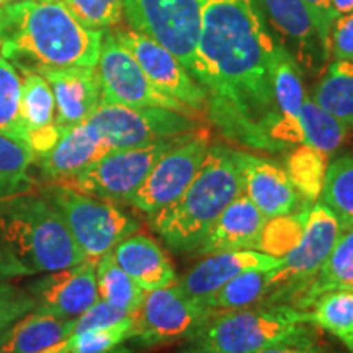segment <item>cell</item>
<instances>
[{
    "label": "cell",
    "mask_w": 353,
    "mask_h": 353,
    "mask_svg": "<svg viewBox=\"0 0 353 353\" xmlns=\"http://www.w3.org/2000/svg\"><path fill=\"white\" fill-rule=\"evenodd\" d=\"M205 3L206 0H123V15L132 30L169 50L193 77Z\"/></svg>",
    "instance_id": "6"
},
{
    "label": "cell",
    "mask_w": 353,
    "mask_h": 353,
    "mask_svg": "<svg viewBox=\"0 0 353 353\" xmlns=\"http://www.w3.org/2000/svg\"><path fill=\"white\" fill-rule=\"evenodd\" d=\"M216 312L190 299L176 281L165 288L144 291L143 301L132 312V339L143 345L192 341Z\"/></svg>",
    "instance_id": "11"
},
{
    "label": "cell",
    "mask_w": 353,
    "mask_h": 353,
    "mask_svg": "<svg viewBox=\"0 0 353 353\" xmlns=\"http://www.w3.org/2000/svg\"><path fill=\"white\" fill-rule=\"evenodd\" d=\"M38 353H70V350H69V342H68V341H63V342L56 343V345L46 348V350L38 352Z\"/></svg>",
    "instance_id": "47"
},
{
    "label": "cell",
    "mask_w": 353,
    "mask_h": 353,
    "mask_svg": "<svg viewBox=\"0 0 353 353\" xmlns=\"http://www.w3.org/2000/svg\"><path fill=\"white\" fill-rule=\"evenodd\" d=\"M99 296L113 306L134 312L144 298V290L117 263L108 252L95 265Z\"/></svg>",
    "instance_id": "33"
},
{
    "label": "cell",
    "mask_w": 353,
    "mask_h": 353,
    "mask_svg": "<svg viewBox=\"0 0 353 353\" xmlns=\"http://www.w3.org/2000/svg\"><path fill=\"white\" fill-rule=\"evenodd\" d=\"M176 353H223V352L216 350V348L210 347V345H205V343H201V342L192 341V343H190L188 347L182 348V350L176 352Z\"/></svg>",
    "instance_id": "46"
},
{
    "label": "cell",
    "mask_w": 353,
    "mask_h": 353,
    "mask_svg": "<svg viewBox=\"0 0 353 353\" xmlns=\"http://www.w3.org/2000/svg\"><path fill=\"white\" fill-rule=\"evenodd\" d=\"M311 206L312 205H304L294 213L268 218L262 229V234H260L255 250L272 255V257L283 259L301 241Z\"/></svg>",
    "instance_id": "35"
},
{
    "label": "cell",
    "mask_w": 353,
    "mask_h": 353,
    "mask_svg": "<svg viewBox=\"0 0 353 353\" xmlns=\"http://www.w3.org/2000/svg\"><path fill=\"white\" fill-rule=\"evenodd\" d=\"M342 232L339 219L321 201L309 211L306 229L294 247L268 272V294L262 304H288L321 270Z\"/></svg>",
    "instance_id": "8"
},
{
    "label": "cell",
    "mask_w": 353,
    "mask_h": 353,
    "mask_svg": "<svg viewBox=\"0 0 353 353\" xmlns=\"http://www.w3.org/2000/svg\"><path fill=\"white\" fill-rule=\"evenodd\" d=\"M330 54L334 61L353 63V12L334 20L330 28Z\"/></svg>",
    "instance_id": "41"
},
{
    "label": "cell",
    "mask_w": 353,
    "mask_h": 353,
    "mask_svg": "<svg viewBox=\"0 0 353 353\" xmlns=\"http://www.w3.org/2000/svg\"><path fill=\"white\" fill-rule=\"evenodd\" d=\"M112 353H131V352L126 350V348H117V350L112 352Z\"/></svg>",
    "instance_id": "49"
},
{
    "label": "cell",
    "mask_w": 353,
    "mask_h": 353,
    "mask_svg": "<svg viewBox=\"0 0 353 353\" xmlns=\"http://www.w3.org/2000/svg\"><path fill=\"white\" fill-rule=\"evenodd\" d=\"M95 262H85L51 272L32 286L34 312L61 319H77L99 301Z\"/></svg>",
    "instance_id": "16"
},
{
    "label": "cell",
    "mask_w": 353,
    "mask_h": 353,
    "mask_svg": "<svg viewBox=\"0 0 353 353\" xmlns=\"http://www.w3.org/2000/svg\"><path fill=\"white\" fill-rule=\"evenodd\" d=\"M316 329L309 311L288 304L218 311L192 339L223 353H257Z\"/></svg>",
    "instance_id": "5"
},
{
    "label": "cell",
    "mask_w": 353,
    "mask_h": 353,
    "mask_svg": "<svg viewBox=\"0 0 353 353\" xmlns=\"http://www.w3.org/2000/svg\"><path fill=\"white\" fill-rule=\"evenodd\" d=\"M114 260L144 291L174 285L176 275L161 245L148 234L134 232L112 250Z\"/></svg>",
    "instance_id": "22"
},
{
    "label": "cell",
    "mask_w": 353,
    "mask_h": 353,
    "mask_svg": "<svg viewBox=\"0 0 353 353\" xmlns=\"http://www.w3.org/2000/svg\"><path fill=\"white\" fill-rule=\"evenodd\" d=\"M276 43L252 0H206L193 72L206 92V113L224 138L265 152L304 144L303 131L276 107Z\"/></svg>",
    "instance_id": "1"
},
{
    "label": "cell",
    "mask_w": 353,
    "mask_h": 353,
    "mask_svg": "<svg viewBox=\"0 0 353 353\" xmlns=\"http://www.w3.org/2000/svg\"><path fill=\"white\" fill-rule=\"evenodd\" d=\"M15 2H23V0H0V7L8 6V3H15ZM37 2H50V0H37Z\"/></svg>",
    "instance_id": "48"
},
{
    "label": "cell",
    "mask_w": 353,
    "mask_h": 353,
    "mask_svg": "<svg viewBox=\"0 0 353 353\" xmlns=\"http://www.w3.org/2000/svg\"><path fill=\"white\" fill-rule=\"evenodd\" d=\"M34 154L28 144L0 132V200L21 195L32 188L30 165Z\"/></svg>",
    "instance_id": "32"
},
{
    "label": "cell",
    "mask_w": 353,
    "mask_h": 353,
    "mask_svg": "<svg viewBox=\"0 0 353 353\" xmlns=\"http://www.w3.org/2000/svg\"><path fill=\"white\" fill-rule=\"evenodd\" d=\"M113 34L131 52L157 90L196 113H206V92L169 50L132 28L114 30Z\"/></svg>",
    "instance_id": "14"
},
{
    "label": "cell",
    "mask_w": 353,
    "mask_h": 353,
    "mask_svg": "<svg viewBox=\"0 0 353 353\" xmlns=\"http://www.w3.org/2000/svg\"><path fill=\"white\" fill-rule=\"evenodd\" d=\"M303 2L306 3L309 12H311L321 41L324 43V46L330 52V28H332L335 20L332 8H330V2L329 0H303Z\"/></svg>",
    "instance_id": "43"
},
{
    "label": "cell",
    "mask_w": 353,
    "mask_h": 353,
    "mask_svg": "<svg viewBox=\"0 0 353 353\" xmlns=\"http://www.w3.org/2000/svg\"><path fill=\"white\" fill-rule=\"evenodd\" d=\"M83 26L90 30H110L120 23L123 0H61Z\"/></svg>",
    "instance_id": "38"
},
{
    "label": "cell",
    "mask_w": 353,
    "mask_h": 353,
    "mask_svg": "<svg viewBox=\"0 0 353 353\" xmlns=\"http://www.w3.org/2000/svg\"><path fill=\"white\" fill-rule=\"evenodd\" d=\"M210 145V132L201 128L180 136L154 164L130 205L152 216L179 200L198 174Z\"/></svg>",
    "instance_id": "13"
},
{
    "label": "cell",
    "mask_w": 353,
    "mask_h": 353,
    "mask_svg": "<svg viewBox=\"0 0 353 353\" xmlns=\"http://www.w3.org/2000/svg\"><path fill=\"white\" fill-rule=\"evenodd\" d=\"M257 353H327L319 342V334L316 329L309 330L307 334L288 339V341L275 343V345L263 348Z\"/></svg>",
    "instance_id": "42"
},
{
    "label": "cell",
    "mask_w": 353,
    "mask_h": 353,
    "mask_svg": "<svg viewBox=\"0 0 353 353\" xmlns=\"http://www.w3.org/2000/svg\"><path fill=\"white\" fill-rule=\"evenodd\" d=\"M327 159L324 152L307 144H298L286 157L285 172L290 182L293 183L299 196L311 205H314L321 198L325 170L329 165Z\"/></svg>",
    "instance_id": "29"
},
{
    "label": "cell",
    "mask_w": 353,
    "mask_h": 353,
    "mask_svg": "<svg viewBox=\"0 0 353 353\" xmlns=\"http://www.w3.org/2000/svg\"><path fill=\"white\" fill-rule=\"evenodd\" d=\"M33 307L34 299L32 294L0 281V332L33 311Z\"/></svg>",
    "instance_id": "39"
},
{
    "label": "cell",
    "mask_w": 353,
    "mask_h": 353,
    "mask_svg": "<svg viewBox=\"0 0 353 353\" xmlns=\"http://www.w3.org/2000/svg\"><path fill=\"white\" fill-rule=\"evenodd\" d=\"M319 200L339 219L342 229L353 226V149L327 165Z\"/></svg>",
    "instance_id": "31"
},
{
    "label": "cell",
    "mask_w": 353,
    "mask_h": 353,
    "mask_svg": "<svg viewBox=\"0 0 353 353\" xmlns=\"http://www.w3.org/2000/svg\"><path fill=\"white\" fill-rule=\"evenodd\" d=\"M281 259L259 252V250H236L206 255L176 281L180 290L193 301L203 304L210 296L223 288L228 281L244 272L273 270Z\"/></svg>",
    "instance_id": "18"
},
{
    "label": "cell",
    "mask_w": 353,
    "mask_h": 353,
    "mask_svg": "<svg viewBox=\"0 0 353 353\" xmlns=\"http://www.w3.org/2000/svg\"><path fill=\"white\" fill-rule=\"evenodd\" d=\"M20 113L28 139L56 125V101L52 90L39 72L25 70L21 79Z\"/></svg>",
    "instance_id": "28"
},
{
    "label": "cell",
    "mask_w": 353,
    "mask_h": 353,
    "mask_svg": "<svg viewBox=\"0 0 353 353\" xmlns=\"http://www.w3.org/2000/svg\"><path fill=\"white\" fill-rule=\"evenodd\" d=\"M242 192L232 149L210 145L198 174L179 200L151 216L152 229L175 252H195L211 224Z\"/></svg>",
    "instance_id": "3"
},
{
    "label": "cell",
    "mask_w": 353,
    "mask_h": 353,
    "mask_svg": "<svg viewBox=\"0 0 353 353\" xmlns=\"http://www.w3.org/2000/svg\"><path fill=\"white\" fill-rule=\"evenodd\" d=\"M0 237L32 275L87 260L56 206L28 193L0 200Z\"/></svg>",
    "instance_id": "4"
},
{
    "label": "cell",
    "mask_w": 353,
    "mask_h": 353,
    "mask_svg": "<svg viewBox=\"0 0 353 353\" xmlns=\"http://www.w3.org/2000/svg\"><path fill=\"white\" fill-rule=\"evenodd\" d=\"M113 149L101 138L97 128L85 121L72 128H65L50 151L34 161L41 165L44 175L57 185L81 174L83 169Z\"/></svg>",
    "instance_id": "21"
},
{
    "label": "cell",
    "mask_w": 353,
    "mask_h": 353,
    "mask_svg": "<svg viewBox=\"0 0 353 353\" xmlns=\"http://www.w3.org/2000/svg\"><path fill=\"white\" fill-rule=\"evenodd\" d=\"M299 126L304 136V144L324 152L327 157L341 148L348 132V128L343 123L307 95L304 97L299 112Z\"/></svg>",
    "instance_id": "30"
},
{
    "label": "cell",
    "mask_w": 353,
    "mask_h": 353,
    "mask_svg": "<svg viewBox=\"0 0 353 353\" xmlns=\"http://www.w3.org/2000/svg\"><path fill=\"white\" fill-rule=\"evenodd\" d=\"M20 97L21 77L15 65L0 54V132L28 144V132L20 113Z\"/></svg>",
    "instance_id": "36"
},
{
    "label": "cell",
    "mask_w": 353,
    "mask_h": 353,
    "mask_svg": "<svg viewBox=\"0 0 353 353\" xmlns=\"http://www.w3.org/2000/svg\"><path fill=\"white\" fill-rule=\"evenodd\" d=\"M334 290L353 291V226L342 229L321 270L293 298L290 306L309 311L321 294Z\"/></svg>",
    "instance_id": "24"
},
{
    "label": "cell",
    "mask_w": 353,
    "mask_h": 353,
    "mask_svg": "<svg viewBox=\"0 0 353 353\" xmlns=\"http://www.w3.org/2000/svg\"><path fill=\"white\" fill-rule=\"evenodd\" d=\"M112 149H131L175 139L200 128L196 118L157 107H128L101 101L87 120Z\"/></svg>",
    "instance_id": "9"
},
{
    "label": "cell",
    "mask_w": 353,
    "mask_h": 353,
    "mask_svg": "<svg viewBox=\"0 0 353 353\" xmlns=\"http://www.w3.org/2000/svg\"><path fill=\"white\" fill-rule=\"evenodd\" d=\"M95 72L100 83L101 101L128 105V107L167 108L188 114L196 120L200 117V113L183 105L182 101L157 90L131 52L114 38L110 30L103 32Z\"/></svg>",
    "instance_id": "12"
},
{
    "label": "cell",
    "mask_w": 353,
    "mask_h": 353,
    "mask_svg": "<svg viewBox=\"0 0 353 353\" xmlns=\"http://www.w3.org/2000/svg\"><path fill=\"white\" fill-rule=\"evenodd\" d=\"M50 201L63 214L69 231L90 262H99L100 257L112 252L123 239L139 229L138 221L118 208L114 201L72 188L57 187Z\"/></svg>",
    "instance_id": "7"
},
{
    "label": "cell",
    "mask_w": 353,
    "mask_h": 353,
    "mask_svg": "<svg viewBox=\"0 0 353 353\" xmlns=\"http://www.w3.org/2000/svg\"><path fill=\"white\" fill-rule=\"evenodd\" d=\"M30 275H32V272H30L28 268L10 252V249H8L6 242L0 237V281H7L10 280V278Z\"/></svg>",
    "instance_id": "44"
},
{
    "label": "cell",
    "mask_w": 353,
    "mask_h": 353,
    "mask_svg": "<svg viewBox=\"0 0 353 353\" xmlns=\"http://www.w3.org/2000/svg\"><path fill=\"white\" fill-rule=\"evenodd\" d=\"M273 94L283 120L301 131L299 112L306 97L303 87V70L280 43H276L273 54Z\"/></svg>",
    "instance_id": "25"
},
{
    "label": "cell",
    "mask_w": 353,
    "mask_h": 353,
    "mask_svg": "<svg viewBox=\"0 0 353 353\" xmlns=\"http://www.w3.org/2000/svg\"><path fill=\"white\" fill-rule=\"evenodd\" d=\"M131 316L132 312L113 306V304L103 301V299H99L94 306H90L83 314L77 317L76 325H74V334L83 332V330L110 327V325L120 324V322L130 319Z\"/></svg>",
    "instance_id": "40"
},
{
    "label": "cell",
    "mask_w": 353,
    "mask_h": 353,
    "mask_svg": "<svg viewBox=\"0 0 353 353\" xmlns=\"http://www.w3.org/2000/svg\"><path fill=\"white\" fill-rule=\"evenodd\" d=\"M265 28L294 57L301 70H316L330 52L321 41L303 0H252Z\"/></svg>",
    "instance_id": "15"
},
{
    "label": "cell",
    "mask_w": 353,
    "mask_h": 353,
    "mask_svg": "<svg viewBox=\"0 0 353 353\" xmlns=\"http://www.w3.org/2000/svg\"><path fill=\"white\" fill-rule=\"evenodd\" d=\"M311 324L325 330L353 353V291L334 290L321 294L309 309Z\"/></svg>",
    "instance_id": "27"
},
{
    "label": "cell",
    "mask_w": 353,
    "mask_h": 353,
    "mask_svg": "<svg viewBox=\"0 0 353 353\" xmlns=\"http://www.w3.org/2000/svg\"><path fill=\"white\" fill-rule=\"evenodd\" d=\"M329 2L335 19H337L339 15H343V13L353 12V0H329Z\"/></svg>",
    "instance_id": "45"
},
{
    "label": "cell",
    "mask_w": 353,
    "mask_h": 353,
    "mask_svg": "<svg viewBox=\"0 0 353 353\" xmlns=\"http://www.w3.org/2000/svg\"><path fill=\"white\" fill-rule=\"evenodd\" d=\"M232 156L241 172L244 193L267 219L294 213L304 205H311L299 196L285 167L275 161L236 149H232Z\"/></svg>",
    "instance_id": "17"
},
{
    "label": "cell",
    "mask_w": 353,
    "mask_h": 353,
    "mask_svg": "<svg viewBox=\"0 0 353 353\" xmlns=\"http://www.w3.org/2000/svg\"><path fill=\"white\" fill-rule=\"evenodd\" d=\"M176 139L179 138L159 141L141 148L113 149L81 174L57 183V187L72 188L85 195L114 203H130L154 164Z\"/></svg>",
    "instance_id": "10"
},
{
    "label": "cell",
    "mask_w": 353,
    "mask_h": 353,
    "mask_svg": "<svg viewBox=\"0 0 353 353\" xmlns=\"http://www.w3.org/2000/svg\"><path fill=\"white\" fill-rule=\"evenodd\" d=\"M312 100L353 130V63L334 61L314 87Z\"/></svg>",
    "instance_id": "26"
},
{
    "label": "cell",
    "mask_w": 353,
    "mask_h": 353,
    "mask_svg": "<svg viewBox=\"0 0 353 353\" xmlns=\"http://www.w3.org/2000/svg\"><path fill=\"white\" fill-rule=\"evenodd\" d=\"M268 272L270 270L241 273L206 299L203 306L214 311H234L262 304L268 294Z\"/></svg>",
    "instance_id": "34"
},
{
    "label": "cell",
    "mask_w": 353,
    "mask_h": 353,
    "mask_svg": "<svg viewBox=\"0 0 353 353\" xmlns=\"http://www.w3.org/2000/svg\"><path fill=\"white\" fill-rule=\"evenodd\" d=\"M103 32L83 26L61 0L0 7V54L23 70L94 69Z\"/></svg>",
    "instance_id": "2"
},
{
    "label": "cell",
    "mask_w": 353,
    "mask_h": 353,
    "mask_svg": "<svg viewBox=\"0 0 353 353\" xmlns=\"http://www.w3.org/2000/svg\"><path fill=\"white\" fill-rule=\"evenodd\" d=\"M132 339V316L120 324L83 330L68 339L70 353H112Z\"/></svg>",
    "instance_id": "37"
},
{
    "label": "cell",
    "mask_w": 353,
    "mask_h": 353,
    "mask_svg": "<svg viewBox=\"0 0 353 353\" xmlns=\"http://www.w3.org/2000/svg\"><path fill=\"white\" fill-rule=\"evenodd\" d=\"M76 319H61L32 311L0 332V353H38L68 341Z\"/></svg>",
    "instance_id": "23"
},
{
    "label": "cell",
    "mask_w": 353,
    "mask_h": 353,
    "mask_svg": "<svg viewBox=\"0 0 353 353\" xmlns=\"http://www.w3.org/2000/svg\"><path fill=\"white\" fill-rule=\"evenodd\" d=\"M267 218L244 192L229 203L195 250L196 254L211 255L236 250H255Z\"/></svg>",
    "instance_id": "20"
},
{
    "label": "cell",
    "mask_w": 353,
    "mask_h": 353,
    "mask_svg": "<svg viewBox=\"0 0 353 353\" xmlns=\"http://www.w3.org/2000/svg\"><path fill=\"white\" fill-rule=\"evenodd\" d=\"M50 83L56 101V125L72 128L85 123L99 108L100 83L95 68H63L38 70Z\"/></svg>",
    "instance_id": "19"
}]
</instances>
